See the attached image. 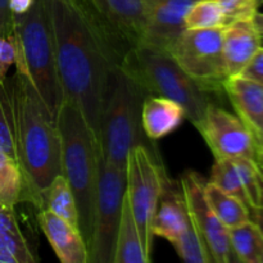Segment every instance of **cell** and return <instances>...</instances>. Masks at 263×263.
I'll return each mask as SVG.
<instances>
[{
	"mask_svg": "<svg viewBox=\"0 0 263 263\" xmlns=\"http://www.w3.org/2000/svg\"><path fill=\"white\" fill-rule=\"evenodd\" d=\"M10 39L15 50V71L31 82L57 118L64 97L57 64L53 23L46 0H33L27 12L14 15Z\"/></svg>",
	"mask_w": 263,
	"mask_h": 263,
	"instance_id": "obj_4",
	"label": "cell"
},
{
	"mask_svg": "<svg viewBox=\"0 0 263 263\" xmlns=\"http://www.w3.org/2000/svg\"><path fill=\"white\" fill-rule=\"evenodd\" d=\"M0 253L10 256L17 263H33L37 261L22 233L0 231Z\"/></svg>",
	"mask_w": 263,
	"mask_h": 263,
	"instance_id": "obj_29",
	"label": "cell"
},
{
	"mask_svg": "<svg viewBox=\"0 0 263 263\" xmlns=\"http://www.w3.org/2000/svg\"><path fill=\"white\" fill-rule=\"evenodd\" d=\"M0 149L17 162L14 104L9 79L0 80Z\"/></svg>",
	"mask_w": 263,
	"mask_h": 263,
	"instance_id": "obj_23",
	"label": "cell"
},
{
	"mask_svg": "<svg viewBox=\"0 0 263 263\" xmlns=\"http://www.w3.org/2000/svg\"><path fill=\"white\" fill-rule=\"evenodd\" d=\"M210 182H212L213 185L220 187L221 190H223L228 194L240 199L241 202L246 203L251 208L248 197H247V193L244 190L243 182H241V179L239 176V172L233 159H216L215 164L212 167V172H211Z\"/></svg>",
	"mask_w": 263,
	"mask_h": 263,
	"instance_id": "obj_26",
	"label": "cell"
},
{
	"mask_svg": "<svg viewBox=\"0 0 263 263\" xmlns=\"http://www.w3.org/2000/svg\"><path fill=\"white\" fill-rule=\"evenodd\" d=\"M257 4H258V7H261L263 5V0H257Z\"/></svg>",
	"mask_w": 263,
	"mask_h": 263,
	"instance_id": "obj_38",
	"label": "cell"
},
{
	"mask_svg": "<svg viewBox=\"0 0 263 263\" xmlns=\"http://www.w3.org/2000/svg\"><path fill=\"white\" fill-rule=\"evenodd\" d=\"M46 2L63 97L80 108L99 143L103 110L121 61L77 0Z\"/></svg>",
	"mask_w": 263,
	"mask_h": 263,
	"instance_id": "obj_1",
	"label": "cell"
},
{
	"mask_svg": "<svg viewBox=\"0 0 263 263\" xmlns=\"http://www.w3.org/2000/svg\"><path fill=\"white\" fill-rule=\"evenodd\" d=\"M122 63L130 49L143 44L146 32L144 0H77Z\"/></svg>",
	"mask_w": 263,
	"mask_h": 263,
	"instance_id": "obj_10",
	"label": "cell"
},
{
	"mask_svg": "<svg viewBox=\"0 0 263 263\" xmlns=\"http://www.w3.org/2000/svg\"><path fill=\"white\" fill-rule=\"evenodd\" d=\"M41 210L50 211L51 213L64 218L72 225L79 228V215H77L74 195L68 182L61 174L54 177V180L44 193Z\"/></svg>",
	"mask_w": 263,
	"mask_h": 263,
	"instance_id": "obj_22",
	"label": "cell"
},
{
	"mask_svg": "<svg viewBox=\"0 0 263 263\" xmlns=\"http://www.w3.org/2000/svg\"><path fill=\"white\" fill-rule=\"evenodd\" d=\"M236 116L263 144V85L241 76L229 77L222 86Z\"/></svg>",
	"mask_w": 263,
	"mask_h": 263,
	"instance_id": "obj_15",
	"label": "cell"
},
{
	"mask_svg": "<svg viewBox=\"0 0 263 263\" xmlns=\"http://www.w3.org/2000/svg\"><path fill=\"white\" fill-rule=\"evenodd\" d=\"M215 159L244 157L258 162L259 144L236 115L211 103L202 121L195 126Z\"/></svg>",
	"mask_w": 263,
	"mask_h": 263,
	"instance_id": "obj_12",
	"label": "cell"
},
{
	"mask_svg": "<svg viewBox=\"0 0 263 263\" xmlns=\"http://www.w3.org/2000/svg\"><path fill=\"white\" fill-rule=\"evenodd\" d=\"M14 208L13 205L0 202V231L22 233Z\"/></svg>",
	"mask_w": 263,
	"mask_h": 263,
	"instance_id": "obj_32",
	"label": "cell"
},
{
	"mask_svg": "<svg viewBox=\"0 0 263 263\" xmlns=\"http://www.w3.org/2000/svg\"><path fill=\"white\" fill-rule=\"evenodd\" d=\"M120 68L140 87L144 95H156L179 103L186 120L195 126L210 107L211 91L190 77L171 53L140 44L130 49Z\"/></svg>",
	"mask_w": 263,
	"mask_h": 263,
	"instance_id": "obj_5",
	"label": "cell"
},
{
	"mask_svg": "<svg viewBox=\"0 0 263 263\" xmlns=\"http://www.w3.org/2000/svg\"><path fill=\"white\" fill-rule=\"evenodd\" d=\"M263 37L253 18L238 20L223 27V58L229 77L239 76L251 59L258 53Z\"/></svg>",
	"mask_w": 263,
	"mask_h": 263,
	"instance_id": "obj_16",
	"label": "cell"
},
{
	"mask_svg": "<svg viewBox=\"0 0 263 263\" xmlns=\"http://www.w3.org/2000/svg\"><path fill=\"white\" fill-rule=\"evenodd\" d=\"M259 158L262 159V163H263V144L259 146Z\"/></svg>",
	"mask_w": 263,
	"mask_h": 263,
	"instance_id": "obj_37",
	"label": "cell"
},
{
	"mask_svg": "<svg viewBox=\"0 0 263 263\" xmlns=\"http://www.w3.org/2000/svg\"><path fill=\"white\" fill-rule=\"evenodd\" d=\"M33 4V0H10V9L13 14H23L27 12Z\"/></svg>",
	"mask_w": 263,
	"mask_h": 263,
	"instance_id": "obj_35",
	"label": "cell"
},
{
	"mask_svg": "<svg viewBox=\"0 0 263 263\" xmlns=\"http://www.w3.org/2000/svg\"><path fill=\"white\" fill-rule=\"evenodd\" d=\"M226 25L225 14L216 0H198L185 15L186 28H218Z\"/></svg>",
	"mask_w": 263,
	"mask_h": 263,
	"instance_id": "obj_28",
	"label": "cell"
},
{
	"mask_svg": "<svg viewBox=\"0 0 263 263\" xmlns=\"http://www.w3.org/2000/svg\"><path fill=\"white\" fill-rule=\"evenodd\" d=\"M57 125L61 139V175L74 195L80 233L89 249L100 146L80 108L71 100L62 102Z\"/></svg>",
	"mask_w": 263,
	"mask_h": 263,
	"instance_id": "obj_3",
	"label": "cell"
},
{
	"mask_svg": "<svg viewBox=\"0 0 263 263\" xmlns=\"http://www.w3.org/2000/svg\"><path fill=\"white\" fill-rule=\"evenodd\" d=\"M15 62V50L10 37L0 36V80L7 79V73Z\"/></svg>",
	"mask_w": 263,
	"mask_h": 263,
	"instance_id": "obj_31",
	"label": "cell"
},
{
	"mask_svg": "<svg viewBox=\"0 0 263 263\" xmlns=\"http://www.w3.org/2000/svg\"><path fill=\"white\" fill-rule=\"evenodd\" d=\"M14 28V14L10 9V0H0V36L10 37Z\"/></svg>",
	"mask_w": 263,
	"mask_h": 263,
	"instance_id": "obj_34",
	"label": "cell"
},
{
	"mask_svg": "<svg viewBox=\"0 0 263 263\" xmlns=\"http://www.w3.org/2000/svg\"><path fill=\"white\" fill-rule=\"evenodd\" d=\"M171 55L190 77L210 90H223L229 79L223 58V27L185 28Z\"/></svg>",
	"mask_w": 263,
	"mask_h": 263,
	"instance_id": "obj_9",
	"label": "cell"
},
{
	"mask_svg": "<svg viewBox=\"0 0 263 263\" xmlns=\"http://www.w3.org/2000/svg\"><path fill=\"white\" fill-rule=\"evenodd\" d=\"M37 222L62 263H89V249L79 228L48 210H40Z\"/></svg>",
	"mask_w": 263,
	"mask_h": 263,
	"instance_id": "obj_14",
	"label": "cell"
},
{
	"mask_svg": "<svg viewBox=\"0 0 263 263\" xmlns=\"http://www.w3.org/2000/svg\"><path fill=\"white\" fill-rule=\"evenodd\" d=\"M126 193V170L117 168L100 156L92 212L89 263H113L118 226Z\"/></svg>",
	"mask_w": 263,
	"mask_h": 263,
	"instance_id": "obj_8",
	"label": "cell"
},
{
	"mask_svg": "<svg viewBox=\"0 0 263 263\" xmlns=\"http://www.w3.org/2000/svg\"><path fill=\"white\" fill-rule=\"evenodd\" d=\"M167 175L161 161L146 145L131 149L126 164V197L140 233L144 248L152 257L153 222Z\"/></svg>",
	"mask_w": 263,
	"mask_h": 263,
	"instance_id": "obj_7",
	"label": "cell"
},
{
	"mask_svg": "<svg viewBox=\"0 0 263 263\" xmlns=\"http://www.w3.org/2000/svg\"><path fill=\"white\" fill-rule=\"evenodd\" d=\"M198 0H144L146 8V32L143 44L171 51L185 31V15Z\"/></svg>",
	"mask_w": 263,
	"mask_h": 263,
	"instance_id": "obj_13",
	"label": "cell"
},
{
	"mask_svg": "<svg viewBox=\"0 0 263 263\" xmlns=\"http://www.w3.org/2000/svg\"><path fill=\"white\" fill-rule=\"evenodd\" d=\"M9 82L14 104L17 162L25 184L23 198L41 210L44 193L61 174L57 118L23 74L15 71Z\"/></svg>",
	"mask_w": 263,
	"mask_h": 263,
	"instance_id": "obj_2",
	"label": "cell"
},
{
	"mask_svg": "<svg viewBox=\"0 0 263 263\" xmlns=\"http://www.w3.org/2000/svg\"><path fill=\"white\" fill-rule=\"evenodd\" d=\"M253 23L263 37V13L259 12V10H257L256 14L253 15Z\"/></svg>",
	"mask_w": 263,
	"mask_h": 263,
	"instance_id": "obj_36",
	"label": "cell"
},
{
	"mask_svg": "<svg viewBox=\"0 0 263 263\" xmlns=\"http://www.w3.org/2000/svg\"><path fill=\"white\" fill-rule=\"evenodd\" d=\"M144 98L140 87L122 69H116L103 110L99 144L102 158L120 170H126L134 146L145 145L141 126Z\"/></svg>",
	"mask_w": 263,
	"mask_h": 263,
	"instance_id": "obj_6",
	"label": "cell"
},
{
	"mask_svg": "<svg viewBox=\"0 0 263 263\" xmlns=\"http://www.w3.org/2000/svg\"><path fill=\"white\" fill-rule=\"evenodd\" d=\"M190 220V218H189ZM176 251L180 259L186 263H212L207 246L203 241L202 236L193 226L192 221L189 222L184 233L179 236V239L171 243Z\"/></svg>",
	"mask_w": 263,
	"mask_h": 263,
	"instance_id": "obj_27",
	"label": "cell"
},
{
	"mask_svg": "<svg viewBox=\"0 0 263 263\" xmlns=\"http://www.w3.org/2000/svg\"><path fill=\"white\" fill-rule=\"evenodd\" d=\"M189 222L181 187H176L167 176L152 222L153 235L174 243L184 233Z\"/></svg>",
	"mask_w": 263,
	"mask_h": 263,
	"instance_id": "obj_17",
	"label": "cell"
},
{
	"mask_svg": "<svg viewBox=\"0 0 263 263\" xmlns=\"http://www.w3.org/2000/svg\"><path fill=\"white\" fill-rule=\"evenodd\" d=\"M25 184L20 164L0 149V202L15 207L23 199Z\"/></svg>",
	"mask_w": 263,
	"mask_h": 263,
	"instance_id": "obj_24",
	"label": "cell"
},
{
	"mask_svg": "<svg viewBox=\"0 0 263 263\" xmlns=\"http://www.w3.org/2000/svg\"><path fill=\"white\" fill-rule=\"evenodd\" d=\"M151 258L152 257L144 248L140 233L125 193L122 215H121L117 238H116L113 263H149Z\"/></svg>",
	"mask_w": 263,
	"mask_h": 263,
	"instance_id": "obj_19",
	"label": "cell"
},
{
	"mask_svg": "<svg viewBox=\"0 0 263 263\" xmlns=\"http://www.w3.org/2000/svg\"><path fill=\"white\" fill-rule=\"evenodd\" d=\"M205 197L215 215L228 229L236 228L252 220L251 208L246 203L228 194L210 181L205 184Z\"/></svg>",
	"mask_w": 263,
	"mask_h": 263,
	"instance_id": "obj_21",
	"label": "cell"
},
{
	"mask_svg": "<svg viewBox=\"0 0 263 263\" xmlns=\"http://www.w3.org/2000/svg\"><path fill=\"white\" fill-rule=\"evenodd\" d=\"M220 4L228 23L253 18L258 10L257 0H216Z\"/></svg>",
	"mask_w": 263,
	"mask_h": 263,
	"instance_id": "obj_30",
	"label": "cell"
},
{
	"mask_svg": "<svg viewBox=\"0 0 263 263\" xmlns=\"http://www.w3.org/2000/svg\"><path fill=\"white\" fill-rule=\"evenodd\" d=\"M239 76L263 85V48L259 49Z\"/></svg>",
	"mask_w": 263,
	"mask_h": 263,
	"instance_id": "obj_33",
	"label": "cell"
},
{
	"mask_svg": "<svg viewBox=\"0 0 263 263\" xmlns=\"http://www.w3.org/2000/svg\"><path fill=\"white\" fill-rule=\"evenodd\" d=\"M239 172L252 211L263 208V174L258 162L251 158L233 159Z\"/></svg>",
	"mask_w": 263,
	"mask_h": 263,
	"instance_id": "obj_25",
	"label": "cell"
},
{
	"mask_svg": "<svg viewBox=\"0 0 263 263\" xmlns=\"http://www.w3.org/2000/svg\"><path fill=\"white\" fill-rule=\"evenodd\" d=\"M205 181L195 171H187L181 176L180 187L193 226L210 251L213 262L231 263L236 261L230 243V231L218 220L208 204L205 197Z\"/></svg>",
	"mask_w": 263,
	"mask_h": 263,
	"instance_id": "obj_11",
	"label": "cell"
},
{
	"mask_svg": "<svg viewBox=\"0 0 263 263\" xmlns=\"http://www.w3.org/2000/svg\"><path fill=\"white\" fill-rule=\"evenodd\" d=\"M229 231L236 261L263 263V229L259 223L249 220Z\"/></svg>",
	"mask_w": 263,
	"mask_h": 263,
	"instance_id": "obj_20",
	"label": "cell"
},
{
	"mask_svg": "<svg viewBox=\"0 0 263 263\" xmlns=\"http://www.w3.org/2000/svg\"><path fill=\"white\" fill-rule=\"evenodd\" d=\"M186 115L177 102L167 98L146 95L141 107V126L149 140H159L176 130Z\"/></svg>",
	"mask_w": 263,
	"mask_h": 263,
	"instance_id": "obj_18",
	"label": "cell"
}]
</instances>
